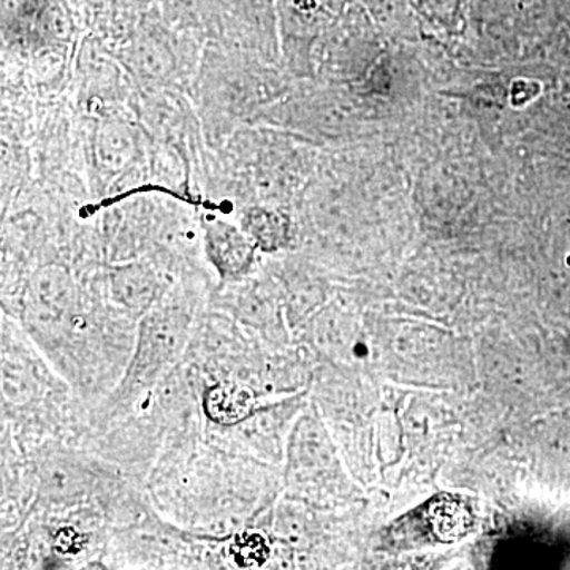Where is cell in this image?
I'll list each match as a JSON object with an SVG mask.
<instances>
[{
  "label": "cell",
  "mask_w": 570,
  "mask_h": 570,
  "mask_svg": "<svg viewBox=\"0 0 570 570\" xmlns=\"http://www.w3.org/2000/svg\"><path fill=\"white\" fill-rule=\"evenodd\" d=\"M189 326L190 318L181 307H163L142 318L137 351L116 395L118 403L140 395L174 365L186 346Z\"/></svg>",
  "instance_id": "obj_1"
},
{
  "label": "cell",
  "mask_w": 570,
  "mask_h": 570,
  "mask_svg": "<svg viewBox=\"0 0 570 570\" xmlns=\"http://www.w3.org/2000/svg\"><path fill=\"white\" fill-rule=\"evenodd\" d=\"M474 528V515L461 498L441 494L393 524L384 538L393 549L449 543L468 535Z\"/></svg>",
  "instance_id": "obj_2"
},
{
  "label": "cell",
  "mask_w": 570,
  "mask_h": 570,
  "mask_svg": "<svg viewBox=\"0 0 570 570\" xmlns=\"http://www.w3.org/2000/svg\"><path fill=\"white\" fill-rule=\"evenodd\" d=\"M206 255L224 281H238L254 264L255 245L245 230L209 219L205 225Z\"/></svg>",
  "instance_id": "obj_3"
},
{
  "label": "cell",
  "mask_w": 570,
  "mask_h": 570,
  "mask_svg": "<svg viewBox=\"0 0 570 570\" xmlns=\"http://www.w3.org/2000/svg\"><path fill=\"white\" fill-rule=\"evenodd\" d=\"M111 292L116 302L135 313L149 311L160 294V281L151 266H119L111 275Z\"/></svg>",
  "instance_id": "obj_4"
},
{
  "label": "cell",
  "mask_w": 570,
  "mask_h": 570,
  "mask_svg": "<svg viewBox=\"0 0 570 570\" xmlns=\"http://www.w3.org/2000/svg\"><path fill=\"white\" fill-rule=\"evenodd\" d=\"M253 407V392L234 382L216 385L208 390L205 396L206 415L220 425H235L243 422Z\"/></svg>",
  "instance_id": "obj_5"
},
{
  "label": "cell",
  "mask_w": 570,
  "mask_h": 570,
  "mask_svg": "<svg viewBox=\"0 0 570 570\" xmlns=\"http://www.w3.org/2000/svg\"><path fill=\"white\" fill-rule=\"evenodd\" d=\"M71 302L69 276L61 269L50 268L37 275L32 283V307L47 318L62 316Z\"/></svg>",
  "instance_id": "obj_6"
},
{
  "label": "cell",
  "mask_w": 570,
  "mask_h": 570,
  "mask_svg": "<svg viewBox=\"0 0 570 570\" xmlns=\"http://www.w3.org/2000/svg\"><path fill=\"white\" fill-rule=\"evenodd\" d=\"M242 225L254 245L264 250L279 249L287 242V220L279 213L265 208L247 209Z\"/></svg>",
  "instance_id": "obj_7"
}]
</instances>
